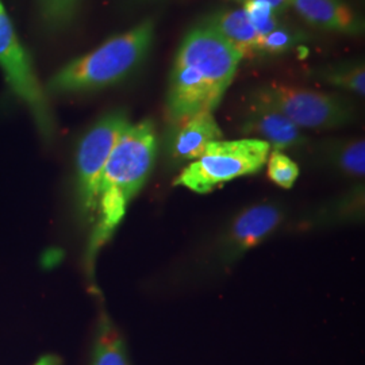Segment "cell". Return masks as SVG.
Listing matches in <instances>:
<instances>
[{"label":"cell","instance_id":"1","mask_svg":"<svg viewBox=\"0 0 365 365\" xmlns=\"http://www.w3.org/2000/svg\"><path fill=\"white\" fill-rule=\"evenodd\" d=\"M241 54L210 27L197 24L175 54L165 96L170 123L214 113L235 81Z\"/></svg>","mask_w":365,"mask_h":365},{"label":"cell","instance_id":"2","mask_svg":"<svg viewBox=\"0 0 365 365\" xmlns=\"http://www.w3.org/2000/svg\"><path fill=\"white\" fill-rule=\"evenodd\" d=\"M156 126L145 119L120 134L107 160L98 192V206L86 249V269L93 274L99 252L123 221L131 200L144 188L157 157Z\"/></svg>","mask_w":365,"mask_h":365},{"label":"cell","instance_id":"3","mask_svg":"<svg viewBox=\"0 0 365 365\" xmlns=\"http://www.w3.org/2000/svg\"><path fill=\"white\" fill-rule=\"evenodd\" d=\"M156 39L155 18H145L129 30L106 39L91 52L61 66L45 86L48 95L102 91L137 73Z\"/></svg>","mask_w":365,"mask_h":365},{"label":"cell","instance_id":"4","mask_svg":"<svg viewBox=\"0 0 365 365\" xmlns=\"http://www.w3.org/2000/svg\"><path fill=\"white\" fill-rule=\"evenodd\" d=\"M247 102L277 111L300 130L339 129L351 125L356 118L354 106L342 95L279 81L255 87Z\"/></svg>","mask_w":365,"mask_h":365},{"label":"cell","instance_id":"5","mask_svg":"<svg viewBox=\"0 0 365 365\" xmlns=\"http://www.w3.org/2000/svg\"><path fill=\"white\" fill-rule=\"evenodd\" d=\"M271 146L257 138L218 140L188 163L173 184L196 194H209L225 182L255 175L265 165Z\"/></svg>","mask_w":365,"mask_h":365},{"label":"cell","instance_id":"6","mask_svg":"<svg viewBox=\"0 0 365 365\" xmlns=\"http://www.w3.org/2000/svg\"><path fill=\"white\" fill-rule=\"evenodd\" d=\"M129 123L130 119L125 110L108 111L78 141L75 158V197L80 220L90 226L95 220L99 184L107 160Z\"/></svg>","mask_w":365,"mask_h":365},{"label":"cell","instance_id":"7","mask_svg":"<svg viewBox=\"0 0 365 365\" xmlns=\"http://www.w3.org/2000/svg\"><path fill=\"white\" fill-rule=\"evenodd\" d=\"M0 69L9 88L29 110L41 137L48 143L52 141L56 120L48 93L6 11L0 13Z\"/></svg>","mask_w":365,"mask_h":365},{"label":"cell","instance_id":"8","mask_svg":"<svg viewBox=\"0 0 365 365\" xmlns=\"http://www.w3.org/2000/svg\"><path fill=\"white\" fill-rule=\"evenodd\" d=\"M283 221V210L274 203H260L242 210L232 221L225 235V259L235 260L242 253L256 248L274 235Z\"/></svg>","mask_w":365,"mask_h":365},{"label":"cell","instance_id":"9","mask_svg":"<svg viewBox=\"0 0 365 365\" xmlns=\"http://www.w3.org/2000/svg\"><path fill=\"white\" fill-rule=\"evenodd\" d=\"M240 130L245 135H252L250 138L265 141L271 146V150L284 152L307 144V137L303 131L284 115L248 102Z\"/></svg>","mask_w":365,"mask_h":365},{"label":"cell","instance_id":"10","mask_svg":"<svg viewBox=\"0 0 365 365\" xmlns=\"http://www.w3.org/2000/svg\"><path fill=\"white\" fill-rule=\"evenodd\" d=\"M289 9L319 30L351 37L364 33V19L345 0H289Z\"/></svg>","mask_w":365,"mask_h":365},{"label":"cell","instance_id":"11","mask_svg":"<svg viewBox=\"0 0 365 365\" xmlns=\"http://www.w3.org/2000/svg\"><path fill=\"white\" fill-rule=\"evenodd\" d=\"M223 138V133L214 113H199L172 123L168 152L176 161H194L207 145Z\"/></svg>","mask_w":365,"mask_h":365},{"label":"cell","instance_id":"12","mask_svg":"<svg viewBox=\"0 0 365 365\" xmlns=\"http://www.w3.org/2000/svg\"><path fill=\"white\" fill-rule=\"evenodd\" d=\"M199 24L210 27L226 39L242 60L257 56V31L242 7L222 9L206 15Z\"/></svg>","mask_w":365,"mask_h":365},{"label":"cell","instance_id":"13","mask_svg":"<svg viewBox=\"0 0 365 365\" xmlns=\"http://www.w3.org/2000/svg\"><path fill=\"white\" fill-rule=\"evenodd\" d=\"M91 365H130L126 342L105 310L101 312L98 319Z\"/></svg>","mask_w":365,"mask_h":365},{"label":"cell","instance_id":"14","mask_svg":"<svg viewBox=\"0 0 365 365\" xmlns=\"http://www.w3.org/2000/svg\"><path fill=\"white\" fill-rule=\"evenodd\" d=\"M84 0H36L41 30L48 36H60L78 21Z\"/></svg>","mask_w":365,"mask_h":365},{"label":"cell","instance_id":"15","mask_svg":"<svg viewBox=\"0 0 365 365\" xmlns=\"http://www.w3.org/2000/svg\"><path fill=\"white\" fill-rule=\"evenodd\" d=\"M314 76L341 91L357 96L365 95V66L361 58L319 66L314 71Z\"/></svg>","mask_w":365,"mask_h":365},{"label":"cell","instance_id":"16","mask_svg":"<svg viewBox=\"0 0 365 365\" xmlns=\"http://www.w3.org/2000/svg\"><path fill=\"white\" fill-rule=\"evenodd\" d=\"M329 160L348 176L363 178L365 173V143L363 138L344 140L327 149Z\"/></svg>","mask_w":365,"mask_h":365},{"label":"cell","instance_id":"17","mask_svg":"<svg viewBox=\"0 0 365 365\" xmlns=\"http://www.w3.org/2000/svg\"><path fill=\"white\" fill-rule=\"evenodd\" d=\"M303 39L304 36L300 33V30L282 22L269 33L259 37L257 56L284 54L292 51Z\"/></svg>","mask_w":365,"mask_h":365},{"label":"cell","instance_id":"18","mask_svg":"<svg viewBox=\"0 0 365 365\" xmlns=\"http://www.w3.org/2000/svg\"><path fill=\"white\" fill-rule=\"evenodd\" d=\"M267 175L280 188L289 190L299 178L298 164L284 152L271 150L267 158Z\"/></svg>","mask_w":365,"mask_h":365},{"label":"cell","instance_id":"19","mask_svg":"<svg viewBox=\"0 0 365 365\" xmlns=\"http://www.w3.org/2000/svg\"><path fill=\"white\" fill-rule=\"evenodd\" d=\"M232 1H235L240 6H242L248 1H264V3H268L279 15H283L287 10H289V0H232Z\"/></svg>","mask_w":365,"mask_h":365},{"label":"cell","instance_id":"20","mask_svg":"<svg viewBox=\"0 0 365 365\" xmlns=\"http://www.w3.org/2000/svg\"><path fill=\"white\" fill-rule=\"evenodd\" d=\"M33 365H63V359L57 354L53 353H48L41 356L38 360Z\"/></svg>","mask_w":365,"mask_h":365},{"label":"cell","instance_id":"21","mask_svg":"<svg viewBox=\"0 0 365 365\" xmlns=\"http://www.w3.org/2000/svg\"><path fill=\"white\" fill-rule=\"evenodd\" d=\"M160 1H163V0H123L125 6L129 7V9H133V10L141 9V7H148V6H153V4H157Z\"/></svg>","mask_w":365,"mask_h":365},{"label":"cell","instance_id":"22","mask_svg":"<svg viewBox=\"0 0 365 365\" xmlns=\"http://www.w3.org/2000/svg\"><path fill=\"white\" fill-rule=\"evenodd\" d=\"M6 10H4V6H3V3H1V0H0V13H4Z\"/></svg>","mask_w":365,"mask_h":365}]
</instances>
